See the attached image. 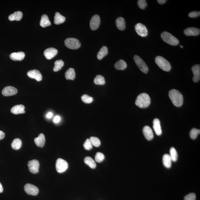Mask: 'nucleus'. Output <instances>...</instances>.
Returning <instances> with one entry per match:
<instances>
[{"mask_svg":"<svg viewBox=\"0 0 200 200\" xmlns=\"http://www.w3.org/2000/svg\"><path fill=\"white\" fill-rule=\"evenodd\" d=\"M169 96L175 106L180 107L183 104V95L177 90L173 89L170 90L169 92Z\"/></svg>","mask_w":200,"mask_h":200,"instance_id":"obj_1","label":"nucleus"},{"mask_svg":"<svg viewBox=\"0 0 200 200\" xmlns=\"http://www.w3.org/2000/svg\"><path fill=\"white\" fill-rule=\"evenodd\" d=\"M151 104V98L146 93H142L138 96L135 104L139 108H145L149 106Z\"/></svg>","mask_w":200,"mask_h":200,"instance_id":"obj_2","label":"nucleus"},{"mask_svg":"<svg viewBox=\"0 0 200 200\" xmlns=\"http://www.w3.org/2000/svg\"><path fill=\"white\" fill-rule=\"evenodd\" d=\"M157 65L164 71H170L171 69V64L165 58L161 56H157L155 59Z\"/></svg>","mask_w":200,"mask_h":200,"instance_id":"obj_3","label":"nucleus"},{"mask_svg":"<svg viewBox=\"0 0 200 200\" xmlns=\"http://www.w3.org/2000/svg\"><path fill=\"white\" fill-rule=\"evenodd\" d=\"M161 37L164 42L170 45L176 46L179 43L178 39L168 32H163L161 33Z\"/></svg>","mask_w":200,"mask_h":200,"instance_id":"obj_4","label":"nucleus"},{"mask_svg":"<svg viewBox=\"0 0 200 200\" xmlns=\"http://www.w3.org/2000/svg\"><path fill=\"white\" fill-rule=\"evenodd\" d=\"M64 45L71 49H77L80 48L81 44L78 40L74 38H68L64 41Z\"/></svg>","mask_w":200,"mask_h":200,"instance_id":"obj_5","label":"nucleus"},{"mask_svg":"<svg viewBox=\"0 0 200 200\" xmlns=\"http://www.w3.org/2000/svg\"><path fill=\"white\" fill-rule=\"evenodd\" d=\"M133 59L135 62L140 70L144 73H148L149 70L148 67L143 60L139 56L136 55L134 57Z\"/></svg>","mask_w":200,"mask_h":200,"instance_id":"obj_6","label":"nucleus"},{"mask_svg":"<svg viewBox=\"0 0 200 200\" xmlns=\"http://www.w3.org/2000/svg\"><path fill=\"white\" fill-rule=\"evenodd\" d=\"M68 167V164L67 161L61 158H59L57 160L56 168L58 173L64 172L67 170Z\"/></svg>","mask_w":200,"mask_h":200,"instance_id":"obj_7","label":"nucleus"},{"mask_svg":"<svg viewBox=\"0 0 200 200\" xmlns=\"http://www.w3.org/2000/svg\"><path fill=\"white\" fill-rule=\"evenodd\" d=\"M135 30L138 34L142 37L148 36V31L147 28L141 23H138L135 26Z\"/></svg>","mask_w":200,"mask_h":200,"instance_id":"obj_8","label":"nucleus"},{"mask_svg":"<svg viewBox=\"0 0 200 200\" xmlns=\"http://www.w3.org/2000/svg\"><path fill=\"white\" fill-rule=\"evenodd\" d=\"M28 166L31 173L35 174L39 172L40 164L38 160L34 159L29 161Z\"/></svg>","mask_w":200,"mask_h":200,"instance_id":"obj_9","label":"nucleus"},{"mask_svg":"<svg viewBox=\"0 0 200 200\" xmlns=\"http://www.w3.org/2000/svg\"><path fill=\"white\" fill-rule=\"evenodd\" d=\"M24 190L29 195L35 196L39 192V189L36 186L30 183L26 184L24 186Z\"/></svg>","mask_w":200,"mask_h":200,"instance_id":"obj_10","label":"nucleus"},{"mask_svg":"<svg viewBox=\"0 0 200 200\" xmlns=\"http://www.w3.org/2000/svg\"><path fill=\"white\" fill-rule=\"evenodd\" d=\"M101 23V20L99 16L95 14L91 18L90 26L91 29L93 30H95L98 28Z\"/></svg>","mask_w":200,"mask_h":200,"instance_id":"obj_11","label":"nucleus"},{"mask_svg":"<svg viewBox=\"0 0 200 200\" xmlns=\"http://www.w3.org/2000/svg\"><path fill=\"white\" fill-rule=\"evenodd\" d=\"M17 92V89L14 87L8 86L4 88L2 91V95L5 96H11L16 95Z\"/></svg>","mask_w":200,"mask_h":200,"instance_id":"obj_12","label":"nucleus"},{"mask_svg":"<svg viewBox=\"0 0 200 200\" xmlns=\"http://www.w3.org/2000/svg\"><path fill=\"white\" fill-rule=\"evenodd\" d=\"M58 51L56 49L53 48L47 49L44 51V55L48 59H51L56 56Z\"/></svg>","mask_w":200,"mask_h":200,"instance_id":"obj_13","label":"nucleus"},{"mask_svg":"<svg viewBox=\"0 0 200 200\" xmlns=\"http://www.w3.org/2000/svg\"><path fill=\"white\" fill-rule=\"evenodd\" d=\"M27 75L31 78L36 79L38 82L42 80V77L40 72L37 70H31L28 72Z\"/></svg>","mask_w":200,"mask_h":200,"instance_id":"obj_14","label":"nucleus"},{"mask_svg":"<svg viewBox=\"0 0 200 200\" xmlns=\"http://www.w3.org/2000/svg\"><path fill=\"white\" fill-rule=\"evenodd\" d=\"M192 70L193 74V80L194 82H197L200 79V64H196L192 67Z\"/></svg>","mask_w":200,"mask_h":200,"instance_id":"obj_15","label":"nucleus"},{"mask_svg":"<svg viewBox=\"0 0 200 200\" xmlns=\"http://www.w3.org/2000/svg\"><path fill=\"white\" fill-rule=\"evenodd\" d=\"M200 33V29L194 27L188 28L184 31V33L187 36H198Z\"/></svg>","mask_w":200,"mask_h":200,"instance_id":"obj_16","label":"nucleus"},{"mask_svg":"<svg viewBox=\"0 0 200 200\" xmlns=\"http://www.w3.org/2000/svg\"><path fill=\"white\" fill-rule=\"evenodd\" d=\"M143 135L146 139L148 141L151 140L154 138L153 132L149 126H146L143 128Z\"/></svg>","mask_w":200,"mask_h":200,"instance_id":"obj_17","label":"nucleus"},{"mask_svg":"<svg viewBox=\"0 0 200 200\" xmlns=\"http://www.w3.org/2000/svg\"><path fill=\"white\" fill-rule=\"evenodd\" d=\"M25 54L22 52H14L12 53L10 55V58L14 61H21L24 59Z\"/></svg>","mask_w":200,"mask_h":200,"instance_id":"obj_18","label":"nucleus"},{"mask_svg":"<svg viewBox=\"0 0 200 200\" xmlns=\"http://www.w3.org/2000/svg\"><path fill=\"white\" fill-rule=\"evenodd\" d=\"M153 128L156 134L158 136L162 133L160 121L158 119L155 118L153 121Z\"/></svg>","mask_w":200,"mask_h":200,"instance_id":"obj_19","label":"nucleus"},{"mask_svg":"<svg viewBox=\"0 0 200 200\" xmlns=\"http://www.w3.org/2000/svg\"><path fill=\"white\" fill-rule=\"evenodd\" d=\"M25 107L23 105H15L12 108L11 112L15 114H24L25 112Z\"/></svg>","mask_w":200,"mask_h":200,"instance_id":"obj_20","label":"nucleus"},{"mask_svg":"<svg viewBox=\"0 0 200 200\" xmlns=\"http://www.w3.org/2000/svg\"><path fill=\"white\" fill-rule=\"evenodd\" d=\"M34 141L38 146L41 148L43 147L45 142V137L43 134H40L38 138H35Z\"/></svg>","mask_w":200,"mask_h":200,"instance_id":"obj_21","label":"nucleus"},{"mask_svg":"<svg viewBox=\"0 0 200 200\" xmlns=\"http://www.w3.org/2000/svg\"><path fill=\"white\" fill-rule=\"evenodd\" d=\"M116 24L119 30H123L125 29V22L123 17H118L116 20Z\"/></svg>","mask_w":200,"mask_h":200,"instance_id":"obj_22","label":"nucleus"},{"mask_svg":"<svg viewBox=\"0 0 200 200\" xmlns=\"http://www.w3.org/2000/svg\"><path fill=\"white\" fill-rule=\"evenodd\" d=\"M23 17V14L21 12L17 11L14 14H10L8 17L9 20L11 21L17 20L20 21Z\"/></svg>","mask_w":200,"mask_h":200,"instance_id":"obj_23","label":"nucleus"},{"mask_svg":"<svg viewBox=\"0 0 200 200\" xmlns=\"http://www.w3.org/2000/svg\"><path fill=\"white\" fill-rule=\"evenodd\" d=\"M65 20V17L64 16L62 15L59 13L57 12L55 13L54 17V23L56 25H60L64 23Z\"/></svg>","mask_w":200,"mask_h":200,"instance_id":"obj_24","label":"nucleus"},{"mask_svg":"<svg viewBox=\"0 0 200 200\" xmlns=\"http://www.w3.org/2000/svg\"><path fill=\"white\" fill-rule=\"evenodd\" d=\"M40 25L43 28L46 27L51 25V22L50 21L48 16L46 14H43L41 17Z\"/></svg>","mask_w":200,"mask_h":200,"instance_id":"obj_25","label":"nucleus"},{"mask_svg":"<svg viewBox=\"0 0 200 200\" xmlns=\"http://www.w3.org/2000/svg\"><path fill=\"white\" fill-rule=\"evenodd\" d=\"M172 159L170 155L166 154L163 156V162L164 167L167 168H170L172 165Z\"/></svg>","mask_w":200,"mask_h":200,"instance_id":"obj_26","label":"nucleus"},{"mask_svg":"<svg viewBox=\"0 0 200 200\" xmlns=\"http://www.w3.org/2000/svg\"><path fill=\"white\" fill-rule=\"evenodd\" d=\"M75 75L74 69L72 68L69 69L65 73V77L67 80H74Z\"/></svg>","mask_w":200,"mask_h":200,"instance_id":"obj_27","label":"nucleus"},{"mask_svg":"<svg viewBox=\"0 0 200 200\" xmlns=\"http://www.w3.org/2000/svg\"><path fill=\"white\" fill-rule=\"evenodd\" d=\"M127 64L124 60H120L114 64V67L116 70H123L127 67Z\"/></svg>","mask_w":200,"mask_h":200,"instance_id":"obj_28","label":"nucleus"},{"mask_svg":"<svg viewBox=\"0 0 200 200\" xmlns=\"http://www.w3.org/2000/svg\"><path fill=\"white\" fill-rule=\"evenodd\" d=\"M108 48L105 46H103L97 54V58L99 60L102 59L104 57L108 54Z\"/></svg>","mask_w":200,"mask_h":200,"instance_id":"obj_29","label":"nucleus"},{"mask_svg":"<svg viewBox=\"0 0 200 200\" xmlns=\"http://www.w3.org/2000/svg\"><path fill=\"white\" fill-rule=\"evenodd\" d=\"M84 162L91 168L95 169L96 167V164L94 160L92 158L89 157H85L84 159Z\"/></svg>","mask_w":200,"mask_h":200,"instance_id":"obj_30","label":"nucleus"},{"mask_svg":"<svg viewBox=\"0 0 200 200\" xmlns=\"http://www.w3.org/2000/svg\"><path fill=\"white\" fill-rule=\"evenodd\" d=\"M22 143L21 140L19 138H16L14 140L11 144V147L13 149L18 150L21 148Z\"/></svg>","mask_w":200,"mask_h":200,"instance_id":"obj_31","label":"nucleus"},{"mask_svg":"<svg viewBox=\"0 0 200 200\" xmlns=\"http://www.w3.org/2000/svg\"><path fill=\"white\" fill-rule=\"evenodd\" d=\"M94 83L96 85H104L105 83V78L103 76L100 75H98L96 76L94 79Z\"/></svg>","mask_w":200,"mask_h":200,"instance_id":"obj_32","label":"nucleus"},{"mask_svg":"<svg viewBox=\"0 0 200 200\" xmlns=\"http://www.w3.org/2000/svg\"><path fill=\"white\" fill-rule=\"evenodd\" d=\"M64 63L62 60H57L55 62V66L53 70L54 72H57L59 71L64 66Z\"/></svg>","mask_w":200,"mask_h":200,"instance_id":"obj_33","label":"nucleus"},{"mask_svg":"<svg viewBox=\"0 0 200 200\" xmlns=\"http://www.w3.org/2000/svg\"><path fill=\"white\" fill-rule=\"evenodd\" d=\"M170 157L171 158L172 161L173 162H176L177 161L178 158V155L177 151L175 148L172 147L170 150Z\"/></svg>","mask_w":200,"mask_h":200,"instance_id":"obj_34","label":"nucleus"},{"mask_svg":"<svg viewBox=\"0 0 200 200\" xmlns=\"http://www.w3.org/2000/svg\"><path fill=\"white\" fill-rule=\"evenodd\" d=\"M200 133V129H198L196 128H193L191 130L190 132V136L192 139H196L197 136Z\"/></svg>","mask_w":200,"mask_h":200,"instance_id":"obj_35","label":"nucleus"},{"mask_svg":"<svg viewBox=\"0 0 200 200\" xmlns=\"http://www.w3.org/2000/svg\"><path fill=\"white\" fill-rule=\"evenodd\" d=\"M82 101L85 104H90L93 101V99L87 95H83L81 97Z\"/></svg>","mask_w":200,"mask_h":200,"instance_id":"obj_36","label":"nucleus"},{"mask_svg":"<svg viewBox=\"0 0 200 200\" xmlns=\"http://www.w3.org/2000/svg\"><path fill=\"white\" fill-rule=\"evenodd\" d=\"M90 139L93 145L95 147H98L101 145V141L98 138L95 137H91Z\"/></svg>","mask_w":200,"mask_h":200,"instance_id":"obj_37","label":"nucleus"},{"mask_svg":"<svg viewBox=\"0 0 200 200\" xmlns=\"http://www.w3.org/2000/svg\"><path fill=\"white\" fill-rule=\"evenodd\" d=\"M105 157L102 153L98 152L95 155V160L96 162L100 163L104 161Z\"/></svg>","mask_w":200,"mask_h":200,"instance_id":"obj_38","label":"nucleus"},{"mask_svg":"<svg viewBox=\"0 0 200 200\" xmlns=\"http://www.w3.org/2000/svg\"><path fill=\"white\" fill-rule=\"evenodd\" d=\"M83 147L85 149L88 150V151L92 149L93 145L90 139H87L85 141L83 144Z\"/></svg>","mask_w":200,"mask_h":200,"instance_id":"obj_39","label":"nucleus"},{"mask_svg":"<svg viewBox=\"0 0 200 200\" xmlns=\"http://www.w3.org/2000/svg\"><path fill=\"white\" fill-rule=\"evenodd\" d=\"M138 7L141 9L143 10L147 6V3L146 0H139L138 1Z\"/></svg>","mask_w":200,"mask_h":200,"instance_id":"obj_40","label":"nucleus"},{"mask_svg":"<svg viewBox=\"0 0 200 200\" xmlns=\"http://www.w3.org/2000/svg\"><path fill=\"white\" fill-rule=\"evenodd\" d=\"M196 198V195L194 193H190L185 197V200H195Z\"/></svg>","mask_w":200,"mask_h":200,"instance_id":"obj_41","label":"nucleus"},{"mask_svg":"<svg viewBox=\"0 0 200 200\" xmlns=\"http://www.w3.org/2000/svg\"><path fill=\"white\" fill-rule=\"evenodd\" d=\"M200 15V12L199 11H193L190 13L188 14V17L191 18H194L199 17Z\"/></svg>","mask_w":200,"mask_h":200,"instance_id":"obj_42","label":"nucleus"},{"mask_svg":"<svg viewBox=\"0 0 200 200\" xmlns=\"http://www.w3.org/2000/svg\"><path fill=\"white\" fill-rule=\"evenodd\" d=\"M61 120V117L59 116H56L54 117V122L55 123H58Z\"/></svg>","mask_w":200,"mask_h":200,"instance_id":"obj_43","label":"nucleus"},{"mask_svg":"<svg viewBox=\"0 0 200 200\" xmlns=\"http://www.w3.org/2000/svg\"><path fill=\"white\" fill-rule=\"evenodd\" d=\"M5 137V134L2 131L0 130V140L4 139Z\"/></svg>","mask_w":200,"mask_h":200,"instance_id":"obj_44","label":"nucleus"},{"mask_svg":"<svg viewBox=\"0 0 200 200\" xmlns=\"http://www.w3.org/2000/svg\"><path fill=\"white\" fill-rule=\"evenodd\" d=\"M166 1H166V0H158V1H157L158 3L161 4V5L164 4L166 2Z\"/></svg>","mask_w":200,"mask_h":200,"instance_id":"obj_45","label":"nucleus"},{"mask_svg":"<svg viewBox=\"0 0 200 200\" xmlns=\"http://www.w3.org/2000/svg\"><path fill=\"white\" fill-rule=\"evenodd\" d=\"M52 116H53L52 113L51 112H49L48 114H47L46 117L47 118L49 119L51 118V117H52Z\"/></svg>","mask_w":200,"mask_h":200,"instance_id":"obj_46","label":"nucleus"},{"mask_svg":"<svg viewBox=\"0 0 200 200\" xmlns=\"http://www.w3.org/2000/svg\"><path fill=\"white\" fill-rule=\"evenodd\" d=\"M3 191V188L1 183H0V193H2Z\"/></svg>","mask_w":200,"mask_h":200,"instance_id":"obj_47","label":"nucleus"},{"mask_svg":"<svg viewBox=\"0 0 200 200\" xmlns=\"http://www.w3.org/2000/svg\"><path fill=\"white\" fill-rule=\"evenodd\" d=\"M180 48H183V46H180Z\"/></svg>","mask_w":200,"mask_h":200,"instance_id":"obj_48","label":"nucleus"}]
</instances>
